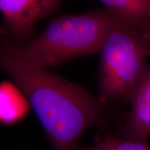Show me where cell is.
I'll return each mask as SVG.
<instances>
[{
	"mask_svg": "<svg viewBox=\"0 0 150 150\" xmlns=\"http://www.w3.org/2000/svg\"><path fill=\"white\" fill-rule=\"evenodd\" d=\"M0 67L22 90L54 150H75L81 135L98 125L104 104L72 83L15 55L0 40Z\"/></svg>",
	"mask_w": 150,
	"mask_h": 150,
	"instance_id": "6da1fadb",
	"label": "cell"
},
{
	"mask_svg": "<svg viewBox=\"0 0 150 150\" xmlns=\"http://www.w3.org/2000/svg\"><path fill=\"white\" fill-rule=\"evenodd\" d=\"M116 18L106 8L65 16L52 21L40 36L26 44L4 40L18 58L46 68L99 52Z\"/></svg>",
	"mask_w": 150,
	"mask_h": 150,
	"instance_id": "7a4b0ae2",
	"label": "cell"
},
{
	"mask_svg": "<svg viewBox=\"0 0 150 150\" xmlns=\"http://www.w3.org/2000/svg\"><path fill=\"white\" fill-rule=\"evenodd\" d=\"M99 52V99L129 102L149 65L145 35L117 18Z\"/></svg>",
	"mask_w": 150,
	"mask_h": 150,
	"instance_id": "3957f363",
	"label": "cell"
},
{
	"mask_svg": "<svg viewBox=\"0 0 150 150\" xmlns=\"http://www.w3.org/2000/svg\"><path fill=\"white\" fill-rule=\"evenodd\" d=\"M62 0H0L6 31L15 38L31 36L35 24L59 6Z\"/></svg>",
	"mask_w": 150,
	"mask_h": 150,
	"instance_id": "277c9868",
	"label": "cell"
},
{
	"mask_svg": "<svg viewBox=\"0 0 150 150\" xmlns=\"http://www.w3.org/2000/svg\"><path fill=\"white\" fill-rule=\"evenodd\" d=\"M125 126L126 138L147 140L150 137V64L132 95Z\"/></svg>",
	"mask_w": 150,
	"mask_h": 150,
	"instance_id": "5b68a950",
	"label": "cell"
},
{
	"mask_svg": "<svg viewBox=\"0 0 150 150\" xmlns=\"http://www.w3.org/2000/svg\"><path fill=\"white\" fill-rule=\"evenodd\" d=\"M31 104L18 86L8 81L0 82V124L13 125L29 113Z\"/></svg>",
	"mask_w": 150,
	"mask_h": 150,
	"instance_id": "8992f818",
	"label": "cell"
},
{
	"mask_svg": "<svg viewBox=\"0 0 150 150\" xmlns=\"http://www.w3.org/2000/svg\"><path fill=\"white\" fill-rule=\"evenodd\" d=\"M112 13L140 31L150 29V0H98Z\"/></svg>",
	"mask_w": 150,
	"mask_h": 150,
	"instance_id": "52a82bcc",
	"label": "cell"
},
{
	"mask_svg": "<svg viewBox=\"0 0 150 150\" xmlns=\"http://www.w3.org/2000/svg\"><path fill=\"white\" fill-rule=\"evenodd\" d=\"M75 150H150L147 140L117 138L108 136L88 147H76Z\"/></svg>",
	"mask_w": 150,
	"mask_h": 150,
	"instance_id": "ba28073f",
	"label": "cell"
},
{
	"mask_svg": "<svg viewBox=\"0 0 150 150\" xmlns=\"http://www.w3.org/2000/svg\"><path fill=\"white\" fill-rule=\"evenodd\" d=\"M144 35H145L146 40H147L148 49H149V57H150V29H148L145 31H142Z\"/></svg>",
	"mask_w": 150,
	"mask_h": 150,
	"instance_id": "9c48e42d",
	"label": "cell"
}]
</instances>
